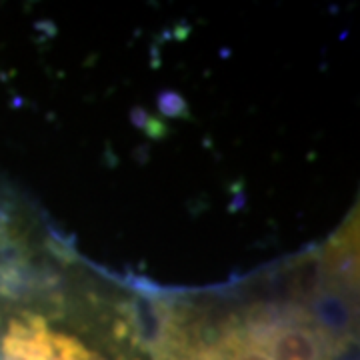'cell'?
I'll use <instances>...</instances> for the list:
<instances>
[{
	"label": "cell",
	"mask_w": 360,
	"mask_h": 360,
	"mask_svg": "<svg viewBox=\"0 0 360 360\" xmlns=\"http://www.w3.org/2000/svg\"><path fill=\"white\" fill-rule=\"evenodd\" d=\"M18 229L13 224V219L0 208V255L13 250V246L18 245Z\"/></svg>",
	"instance_id": "3957f363"
},
{
	"label": "cell",
	"mask_w": 360,
	"mask_h": 360,
	"mask_svg": "<svg viewBox=\"0 0 360 360\" xmlns=\"http://www.w3.org/2000/svg\"><path fill=\"white\" fill-rule=\"evenodd\" d=\"M146 326L127 290L86 270L0 274V360H155Z\"/></svg>",
	"instance_id": "7a4b0ae2"
},
{
	"label": "cell",
	"mask_w": 360,
	"mask_h": 360,
	"mask_svg": "<svg viewBox=\"0 0 360 360\" xmlns=\"http://www.w3.org/2000/svg\"><path fill=\"white\" fill-rule=\"evenodd\" d=\"M155 360H352V245L284 270L155 304Z\"/></svg>",
	"instance_id": "6da1fadb"
}]
</instances>
